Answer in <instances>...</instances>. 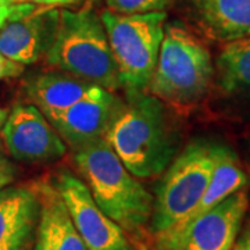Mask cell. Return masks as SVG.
<instances>
[{
	"instance_id": "obj_6",
	"label": "cell",
	"mask_w": 250,
	"mask_h": 250,
	"mask_svg": "<svg viewBox=\"0 0 250 250\" xmlns=\"http://www.w3.org/2000/svg\"><path fill=\"white\" fill-rule=\"evenodd\" d=\"M100 18L126 98L147 92L164 38L166 11L117 14L104 10Z\"/></svg>"
},
{
	"instance_id": "obj_17",
	"label": "cell",
	"mask_w": 250,
	"mask_h": 250,
	"mask_svg": "<svg viewBox=\"0 0 250 250\" xmlns=\"http://www.w3.org/2000/svg\"><path fill=\"white\" fill-rule=\"evenodd\" d=\"M110 11L117 14H142L164 11L171 0H104Z\"/></svg>"
},
{
	"instance_id": "obj_13",
	"label": "cell",
	"mask_w": 250,
	"mask_h": 250,
	"mask_svg": "<svg viewBox=\"0 0 250 250\" xmlns=\"http://www.w3.org/2000/svg\"><path fill=\"white\" fill-rule=\"evenodd\" d=\"M34 187L41 202L34 250H86L53 181L41 179L34 182Z\"/></svg>"
},
{
	"instance_id": "obj_5",
	"label": "cell",
	"mask_w": 250,
	"mask_h": 250,
	"mask_svg": "<svg viewBox=\"0 0 250 250\" xmlns=\"http://www.w3.org/2000/svg\"><path fill=\"white\" fill-rule=\"evenodd\" d=\"M217 154V143L197 139L187 145L161 174L149 227L156 239L177 227L197 205L211 181Z\"/></svg>"
},
{
	"instance_id": "obj_20",
	"label": "cell",
	"mask_w": 250,
	"mask_h": 250,
	"mask_svg": "<svg viewBox=\"0 0 250 250\" xmlns=\"http://www.w3.org/2000/svg\"><path fill=\"white\" fill-rule=\"evenodd\" d=\"M34 1L39 6H45V7H57V6H70V4H75L81 0H29Z\"/></svg>"
},
{
	"instance_id": "obj_15",
	"label": "cell",
	"mask_w": 250,
	"mask_h": 250,
	"mask_svg": "<svg viewBox=\"0 0 250 250\" xmlns=\"http://www.w3.org/2000/svg\"><path fill=\"white\" fill-rule=\"evenodd\" d=\"M207 35L231 42L250 35V0H190Z\"/></svg>"
},
{
	"instance_id": "obj_7",
	"label": "cell",
	"mask_w": 250,
	"mask_h": 250,
	"mask_svg": "<svg viewBox=\"0 0 250 250\" xmlns=\"http://www.w3.org/2000/svg\"><path fill=\"white\" fill-rule=\"evenodd\" d=\"M249 208L246 190H238L178 232L157 239L159 250H232Z\"/></svg>"
},
{
	"instance_id": "obj_4",
	"label": "cell",
	"mask_w": 250,
	"mask_h": 250,
	"mask_svg": "<svg viewBox=\"0 0 250 250\" xmlns=\"http://www.w3.org/2000/svg\"><path fill=\"white\" fill-rule=\"evenodd\" d=\"M214 77L210 52L177 22L166 24L157 64L147 92L174 106H193L205 98Z\"/></svg>"
},
{
	"instance_id": "obj_19",
	"label": "cell",
	"mask_w": 250,
	"mask_h": 250,
	"mask_svg": "<svg viewBox=\"0 0 250 250\" xmlns=\"http://www.w3.org/2000/svg\"><path fill=\"white\" fill-rule=\"evenodd\" d=\"M232 250H250V220L246 223L243 231L239 233Z\"/></svg>"
},
{
	"instance_id": "obj_14",
	"label": "cell",
	"mask_w": 250,
	"mask_h": 250,
	"mask_svg": "<svg viewBox=\"0 0 250 250\" xmlns=\"http://www.w3.org/2000/svg\"><path fill=\"white\" fill-rule=\"evenodd\" d=\"M99 88L102 86L62 71L36 74L24 82L25 96L45 116L70 107Z\"/></svg>"
},
{
	"instance_id": "obj_9",
	"label": "cell",
	"mask_w": 250,
	"mask_h": 250,
	"mask_svg": "<svg viewBox=\"0 0 250 250\" xmlns=\"http://www.w3.org/2000/svg\"><path fill=\"white\" fill-rule=\"evenodd\" d=\"M9 154L25 164H50L67 153V145L34 104H16L1 128Z\"/></svg>"
},
{
	"instance_id": "obj_24",
	"label": "cell",
	"mask_w": 250,
	"mask_h": 250,
	"mask_svg": "<svg viewBox=\"0 0 250 250\" xmlns=\"http://www.w3.org/2000/svg\"><path fill=\"white\" fill-rule=\"evenodd\" d=\"M7 117H9V111L6 108L0 107V132H1V128H3V125L6 123Z\"/></svg>"
},
{
	"instance_id": "obj_23",
	"label": "cell",
	"mask_w": 250,
	"mask_h": 250,
	"mask_svg": "<svg viewBox=\"0 0 250 250\" xmlns=\"http://www.w3.org/2000/svg\"><path fill=\"white\" fill-rule=\"evenodd\" d=\"M0 170L3 171H14V167L10 164L9 161L6 160V159H3L1 156H0Z\"/></svg>"
},
{
	"instance_id": "obj_11",
	"label": "cell",
	"mask_w": 250,
	"mask_h": 250,
	"mask_svg": "<svg viewBox=\"0 0 250 250\" xmlns=\"http://www.w3.org/2000/svg\"><path fill=\"white\" fill-rule=\"evenodd\" d=\"M124 102L114 92L99 88L70 107L46 114L49 123L72 150L106 138Z\"/></svg>"
},
{
	"instance_id": "obj_25",
	"label": "cell",
	"mask_w": 250,
	"mask_h": 250,
	"mask_svg": "<svg viewBox=\"0 0 250 250\" xmlns=\"http://www.w3.org/2000/svg\"><path fill=\"white\" fill-rule=\"evenodd\" d=\"M21 1H25V0H0V3H3V4H16V3H21Z\"/></svg>"
},
{
	"instance_id": "obj_8",
	"label": "cell",
	"mask_w": 250,
	"mask_h": 250,
	"mask_svg": "<svg viewBox=\"0 0 250 250\" xmlns=\"http://www.w3.org/2000/svg\"><path fill=\"white\" fill-rule=\"evenodd\" d=\"M53 184L62 193L86 250H138L128 233L102 211L82 179L62 171Z\"/></svg>"
},
{
	"instance_id": "obj_18",
	"label": "cell",
	"mask_w": 250,
	"mask_h": 250,
	"mask_svg": "<svg viewBox=\"0 0 250 250\" xmlns=\"http://www.w3.org/2000/svg\"><path fill=\"white\" fill-rule=\"evenodd\" d=\"M25 70L24 64L10 60L4 54L0 52V81L7 78H17Z\"/></svg>"
},
{
	"instance_id": "obj_12",
	"label": "cell",
	"mask_w": 250,
	"mask_h": 250,
	"mask_svg": "<svg viewBox=\"0 0 250 250\" xmlns=\"http://www.w3.org/2000/svg\"><path fill=\"white\" fill-rule=\"evenodd\" d=\"M39 215L34 184L0 189V250H34Z\"/></svg>"
},
{
	"instance_id": "obj_2",
	"label": "cell",
	"mask_w": 250,
	"mask_h": 250,
	"mask_svg": "<svg viewBox=\"0 0 250 250\" xmlns=\"http://www.w3.org/2000/svg\"><path fill=\"white\" fill-rule=\"evenodd\" d=\"M74 161L103 213L129 235H142L152 220L153 196L126 170L106 138L74 150Z\"/></svg>"
},
{
	"instance_id": "obj_10",
	"label": "cell",
	"mask_w": 250,
	"mask_h": 250,
	"mask_svg": "<svg viewBox=\"0 0 250 250\" xmlns=\"http://www.w3.org/2000/svg\"><path fill=\"white\" fill-rule=\"evenodd\" d=\"M60 10L36 9L25 1L14 4V13L0 29V52L10 60L29 65L45 59L59 27Z\"/></svg>"
},
{
	"instance_id": "obj_16",
	"label": "cell",
	"mask_w": 250,
	"mask_h": 250,
	"mask_svg": "<svg viewBox=\"0 0 250 250\" xmlns=\"http://www.w3.org/2000/svg\"><path fill=\"white\" fill-rule=\"evenodd\" d=\"M214 74L225 95L250 99V35L225 43L215 62Z\"/></svg>"
},
{
	"instance_id": "obj_3",
	"label": "cell",
	"mask_w": 250,
	"mask_h": 250,
	"mask_svg": "<svg viewBox=\"0 0 250 250\" xmlns=\"http://www.w3.org/2000/svg\"><path fill=\"white\" fill-rule=\"evenodd\" d=\"M49 65L110 92L121 89L106 28L95 11L60 10L59 27L45 56Z\"/></svg>"
},
{
	"instance_id": "obj_1",
	"label": "cell",
	"mask_w": 250,
	"mask_h": 250,
	"mask_svg": "<svg viewBox=\"0 0 250 250\" xmlns=\"http://www.w3.org/2000/svg\"><path fill=\"white\" fill-rule=\"evenodd\" d=\"M106 139L134 177H160L179 153V134L164 102L149 92L129 96Z\"/></svg>"
},
{
	"instance_id": "obj_21",
	"label": "cell",
	"mask_w": 250,
	"mask_h": 250,
	"mask_svg": "<svg viewBox=\"0 0 250 250\" xmlns=\"http://www.w3.org/2000/svg\"><path fill=\"white\" fill-rule=\"evenodd\" d=\"M14 13V4H3L0 3V29L9 21Z\"/></svg>"
},
{
	"instance_id": "obj_22",
	"label": "cell",
	"mask_w": 250,
	"mask_h": 250,
	"mask_svg": "<svg viewBox=\"0 0 250 250\" xmlns=\"http://www.w3.org/2000/svg\"><path fill=\"white\" fill-rule=\"evenodd\" d=\"M14 179V171L0 170V189L10 185Z\"/></svg>"
}]
</instances>
